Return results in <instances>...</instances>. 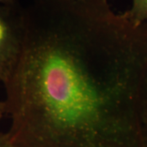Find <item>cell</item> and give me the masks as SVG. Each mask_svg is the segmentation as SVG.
I'll return each instance as SVG.
<instances>
[{"mask_svg":"<svg viewBox=\"0 0 147 147\" xmlns=\"http://www.w3.org/2000/svg\"><path fill=\"white\" fill-rule=\"evenodd\" d=\"M6 89L17 147H147V23L108 0H34Z\"/></svg>","mask_w":147,"mask_h":147,"instance_id":"1","label":"cell"},{"mask_svg":"<svg viewBox=\"0 0 147 147\" xmlns=\"http://www.w3.org/2000/svg\"><path fill=\"white\" fill-rule=\"evenodd\" d=\"M25 38L23 12L0 4V81L5 84L21 57Z\"/></svg>","mask_w":147,"mask_h":147,"instance_id":"2","label":"cell"},{"mask_svg":"<svg viewBox=\"0 0 147 147\" xmlns=\"http://www.w3.org/2000/svg\"><path fill=\"white\" fill-rule=\"evenodd\" d=\"M125 12L136 24L147 23V0H132L131 7Z\"/></svg>","mask_w":147,"mask_h":147,"instance_id":"3","label":"cell"},{"mask_svg":"<svg viewBox=\"0 0 147 147\" xmlns=\"http://www.w3.org/2000/svg\"><path fill=\"white\" fill-rule=\"evenodd\" d=\"M0 147H17L11 137L7 133H0Z\"/></svg>","mask_w":147,"mask_h":147,"instance_id":"4","label":"cell"},{"mask_svg":"<svg viewBox=\"0 0 147 147\" xmlns=\"http://www.w3.org/2000/svg\"><path fill=\"white\" fill-rule=\"evenodd\" d=\"M16 0H0V4L9 7H16Z\"/></svg>","mask_w":147,"mask_h":147,"instance_id":"5","label":"cell"},{"mask_svg":"<svg viewBox=\"0 0 147 147\" xmlns=\"http://www.w3.org/2000/svg\"><path fill=\"white\" fill-rule=\"evenodd\" d=\"M6 114V105L4 101L0 100V120Z\"/></svg>","mask_w":147,"mask_h":147,"instance_id":"6","label":"cell"},{"mask_svg":"<svg viewBox=\"0 0 147 147\" xmlns=\"http://www.w3.org/2000/svg\"><path fill=\"white\" fill-rule=\"evenodd\" d=\"M144 130H145V137H146V141L147 144V108L146 112V118H145V127H144Z\"/></svg>","mask_w":147,"mask_h":147,"instance_id":"7","label":"cell"}]
</instances>
